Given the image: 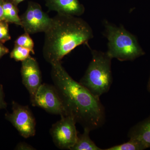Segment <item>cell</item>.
Wrapping results in <instances>:
<instances>
[{"label":"cell","instance_id":"cell-1","mask_svg":"<svg viewBox=\"0 0 150 150\" xmlns=\"http://www.w3.org/2000/svg\"><path fill=\"white\" fill-rule=\"evenodd\" d=\"M51 65L53 85L62 100L65 115L91 131L102 127L105 122V112L100 98L74 80L61 62Z\"/></svg>","mask_w":150,"mask_h":150},{"label":"cell","instance_id":"cell-2","mask_svg":"<svg viewBox=\"0 0 150 150\" xmlns=\"http://www.w3.org/2000/svg\"><path fill=\"white\" fill-rule=\"evenodd\" d=\"M44 33L43 56L51 64L61 62L75 48L93 38L91 27L82 18L59 13L52 18Z\"/></svg>","mask_w":150,"mask_h":150},{"label":"cell","instance_id":"cell-3","mask_svg":"<svg viewBox=\"0 0 150 150\" xmlns=\"http://www.w3.org/2000/svg\"><path fill=\"white\" fill-rule=\"evenodd\" d=\"M103 25L108 41L106 52L112 59L121 62L133 61L145 55L137 37L123 25L117 26L107 20H104Z\"/></svg>","mask_w":150,"mask_h":150},{"label":"cell","instance_id":"cell-4","mask_svg":"<svg viewBox=\"0 0 150 150\" xmlns=\"http://www.w3.org/2000/svg\"><path fill=\"white\" fill-rule=\"evenodd\" d=\"M92 59L79 83L95 96L107 93L112 82L111 61L106 52L91 50Z\"/></svg>","mask_w":150,"mask_h":150},{"label":"cell","instance_id":"cell-5","mask_svg":"<svg viewBox=\"0 0 150 150\" xmlns=\"http://www.w3.org/2000/svg\"><path fill=\"white\" fill-rule=\"evenodd\" d=\"M50 130L54 144L60 149L71 150L76 142L78 132L76 122L71 117L62 115Z\"/></svg>","mask_w":150,"mask_h":150},{"label":"cell","instance_id":"cell-6","mask_svg":"<svg viewBox=\"0 0 150 150\" xmlns=\"http://www.w3.org/2000/svg\"><path fill=\"white\" fill-rule=\"evenodd\" d=\"M12 105V112L6 113V119L12 123L22 137L28 138L35 136L36 121L29 108L14 101Z\"/></svg>","mask_w":150,"mask_h":150},{"label":"cell","instance_id":"cell-7","mask_svg":"<svg viewBox=\"0 0 150 150\" xmlns=\"http://www.w3.org/2000/svg\"><path fill=\"white\" fill-rule=\"evenodd\" d=\"M21 26L25 32L29 34L46 31L51 24L52 18L42 10L37 3H28L27 9L20 16Z\"/></svg>","mask_w":150,"mask_h":150},{"label":"cell","instance_id":"cell-8","mask_svg":"<svg viewBox=\"0 0 150 150\" xmlns=\"http://www.w3.org/2000/svg\"><path fill=\"white\" fill-rule=\"evenodd\" d=\"M32 105L51 114L65 115L62 100L54 85L42 83L35 94Z\"/></svg>","mask_w":150,"mask_h":150},{"label":"cell","instance_id":"cell-9","mask_svg":"<svg viewBox=\"0 0 150 150\" xmlns=\"http://www.w3.org/2000/svg\"><path fill=\"white\" fill-rule=\"evenodd\" d=\"M21 74L23 84L29 93L32 103L37 91L42 84V76L36 59L30 56L22 62Z\"/></svg>","mask_w":150,"mask_h":150},{"label":"cell","instance_id":"cell-10","mask_svg":"<svg viewBox=\"0 0 150 150\" xmlns=\"http://www.w3.org/2000/svg\"><path fill=\"white\" fill-rule=\"evenodd\" d=\"M49 10L57 13L80 17L83 15L85 8L79 0H46Z\"/></svg>","mask_w":150,"mask_h":150},{"label":"cell","instance_id":"cell-11","mask_svg":"<svg viewBox=\"0 0 150 150\" xmlns=\"http://www.w3.org/2000/svg\"><path fill=\"white\" fill-rule=\"evenodd\" d=\"M128 136L142 142L147 149L150 148V115L131 127Z\"/></svg>","mask_w":150,"mask_h":150},{"label":"cell","instance_id":"cell-12","mask_svg":"<svg viewBox=\"0 0 150 150\" xmlns=\"http://www.w3.org/2000/svg\"><path fill=\"white\" fill-rule=\"evenodd\" d=\"M90 132L88 129H83V134H78L76 142L71 150H103L91 139L89 136Z\"/></svg>","mask_w":150,"mask_h":150},{"label":"cell","instance_id":"cell-13","mask_svg":"<svg viewBox=\"0 0 150 150\" xmlns=\"http://www.w3.org/2000/svg\"><path fill=\"white\" fill-rule=\"evenodd\" d=\"M13 1H4L3 2L4 18L5 21L21 26V20L18 16V10Z\"/></svg>","mask_w":150,"mask_h":150},{"label":"cell","instance_id":"cell-14","mask_svg":"<svg viewBox=\"0 0 150 150\" xmlns=\"http://www.w3.org/2000/svg\"><path fill=\"white\" fill-rule=\"evenodd\" d=\"M147 149L142 142L134 139H129L126 143L115 145L103 150H143Z\"/></svg>","mask_w":150,"mask_h":150},{"label":"cell","instance_id":"cell-15","mask_svg":"<svg viewBox=\"0 0 150 150\" xmlns=\"http://www.w3.org/2000/svg\"><path fill=\"white\" fill-rule=\"evenodd\" d=\"M32 52L28 48L15 45L10 53V57L16 62H23L30 56Z\"/></svg>","mask_w":150,"mask_h":150},{"label":"cell","instance_id":"cell-16","mask_svg":"<svg viewBox=\"0 0 150 150\" xmlns=\"http://www.w3.org/2000/svg\"><path fill=\"white\" fill-rule=\"evenodd\" d=\"M15 45L28 48L31 51L32 54H35L34 42L30 36V34L27 33L25 32L19 36L15 41Z\"/></svg>","mask_w":150,"mask_h":150},{"label":"cell","instance_id":"cell-17","mask_svg":"<svg viewBox=\"0 0 150 150\" xmlns=\"http://www.w3.org/2000/svg\"><path fill=\"white\" fill-rule=\"evenodd\" d=\"M11 39L8 23L5 21H0V42L4 43Z\"/></svg>","mask_w":150,"mask_h":150},{"label":"cell","instance_id":"cell-18","mask_svg":"<svg viewBox=\"0 0 150 150\" xmlns=\"http://www.w3.org/2000/svg\"><path fill=\"white\" fill-rule=\"evenodd\" d=\"M5 95L2 85L0 84V110L6 109L7 106V103L4 100Z\"/></svg>","mask_w":150,"mask_h":150},{"label":"cell","instance_id":"cell-19","mask_svg":"<svg viewBox=\"0 0 150 150\" xmlns=\"http://www.w3.org/2000/svg\"><path fill=\"white\" fill-rule=\"evenodd\" d=\"M17 150H36L35 148L31 145L28 144L25 142H20L15 148Z\"/></svg>","mask_w":150,"mask_h":150},{"label":"cell","instance_id":"cell-20","mask_svg":"<svg viewBox=\"0 0 150 150\" xmlns=\"http://www.w3.org/2000/svg\"><path fill=\"white\" fill-rule=\"evenodd\" d=\"M8 48L4 46L3 43L0 42V59L6 54H8Z\"/></svg>","mask_w":150,"mask_h":150},{"label":"cell","instance_id":"cell-21","mask_svg":"<svg viewBox=\"0 0 150 150\" xmlns=\"http://www.w3.org/2000/svg\"><path fill=\"white\" fill-rule=\"evenodd\" d=\"M4 0H0V21H4L3 4Z\"/></svg>","mask_w":150,"mask_h":150},{"label":"cell","instance_id":"cell-22","mask_svg":"<svg viewBox=\"0 0 150 150\" xmlns=\"http://www.w3.org/2000/svg\"><path fill=\"white\" fill-rule=\"evenodd\" d=\"M147 89L148 91L150 93V74L149 80H148L147 85Z\"/></svg>","mask_w":150,"mask_h":150},{"label":"cell","instance_id":"cell-23","mask_svg":"<svg viewBox=\"0 0 150 150\" xmlns=\"http://www.w3.org/2000/svg\"><path fill=\"white\" fill-rule=\"evenodd\" d=\"M23 1H24V0H13L12 1L15 4L17 5L18 4L21 2Z\"/></svg>","mask_w":150,"mask_h":150}]
</instances>
